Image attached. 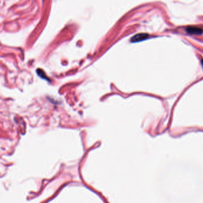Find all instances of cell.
Returning a JSON list of instances; mask_svg holds the SVG:
<instances>
[{"mask_svg":"<svg viewBox=\"0 0 203 203\" xmlns=\"http://www.w3.org/2000/svg\"><path fill=\"white\" fill-rule=\"evenodd\" d=\"M186 32L189 35H201L203 32V31L201 28L197 26H188L186 29Z\"/></svg>","mask_w":203,"mask_h":203,"instance_id":"1","label":"cell"},{"mask_svg":"<svg viewBox=\"0 0 203 203\" xmlns=\"http://www.w3.org/2000/svg\"><path fill=\"white\" fill-rule=\"evenodd\" d=\"M148 38V35L146 33H140L135 35L131 39L132 42H138L147 39Z\"/></svg>","mask_w":203,"mask_h":203,"instance_id":"2","label":"cell"},{"mask_svg":"<svg viewBox=\"0 0 203 203\" xmlns=\"http://www.w3.org/2000/svg\"><path fill=\"white\" fill-rule=\"evenodd\" d=\"M201 63H202V66H203V60H202V62H201Z\"/></svg>","mask_w":203,"mask_h":203,"instance_id":"3","label":"cell"}]
</instances>
